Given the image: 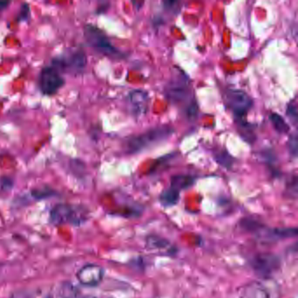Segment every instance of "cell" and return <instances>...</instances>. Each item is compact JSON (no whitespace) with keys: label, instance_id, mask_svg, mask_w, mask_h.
<instances>
[{"label":"cell","instance_id":"cell-1","mask_svg":"<svg viewBox=\"0 0 298 298\" xmlns=\"http://www.w3.org/2000/svg\"><path fill=\"white\" fill-rule=\"evenodd\" d=\"M164 95L172 104L183 106L187 117H195L198 113V106L193 97V91L188 77L181 70H177L167 82Z\"/></svg>","mask_w":298,"mask_h":298},{"label":"cell","instance_id":"cell-2","mask_svg":"<svg viewBox=\"0 0 298 298\" xmlns=\"http://www.w3.org/2000/svg\"><path fill=\"white\" fill-rule=\"evenodd\" d=\"M173 128L167 125L149 129L140 135L134 136L127 140L125 149L129 154H136L148 149L156 144L163 142L173 134Z\"/></svg>","mask_w":298,"mask_h":298},{"label":"cell","instance_id":"cell-3","mask_svg":"<svg viewBox=\"0 0 298 298\" xmlns=\"http://www.w3.org/2000/svg\"><path fill=\"white\" fill-rule=\"evenodd\" d=\"M239 298H281L280 285L274 278H263L244 284L238 290Z\"/></svg>","mask_w":298,"mask_h":298},{"label":"cell","instance_id":"cell-4","mask_svg":"<svg viewBox=\"0 0 298 298\" xmlns=\"http://www.w3.org/2000/svg\"><path fill=\"white\" fill-rule=\"evenodd\" d=\"M241 227L249 234L256 235L263 241H279L298 235L297 228H269L258 220L244 219L241 221Z\"/></svg>","mask_w":298,"mask_h":298},{"label":"cell","instance_id":"cell-5","mask_svg":"<svg viewBox=\"0 0 298 298\" xmlns=\"http://www.w3.org/2000/svg\"><path fill=\"white\" fill-rule=\"evenodd\" d=\"M87 65V56L81 48L68 49L63 55L56 57L52 61V66L57 71L74 74L82 73Z\"/></svg>","mask_w":298,"mask_h":298},{"label":"cell","instance_id":"cell-6","mask_svg":"<svg viewBox=\"0 0 298 298\" xmlns=\"http://www.w3.org/2000/svg\"><path fill=\"white\" fill-rule=\"evenodd\" d=\"M84 37L86 41L94 49L103 53V55L118 59L121 58V52L111 44L106 34L96 27V25H87L84 27Z\"/></svg>","mask_w":298,"mask_h":298},{"label":"cell","instance_id":"cell-7","mask_svg":"<svg viewBox=\"0 0 298 298\" xmlns=\"http://www.w3.org/2000/svg\"><path fill=\"white\" fill-rule=\"evenodd\" d=\"M225 102L233 112L236 121L246 120V117L252 109L253 100L248 93L239 89H228L225 93Z\"/></svg>","mask_w":298,"mask_h":298},{"label":"cell","instance_id":"cell-8","mask_svg":"<svg viewBox=\"0 0 298 298\" xmlns=\"http://www.w3.org/2000/svg\"><path fill=\"white\" fill-rule=\"evenodd\" d=\"M86 220V213L77 206L68 204H58L51 210L50 221L54 226L63 224H72L75 226L81 225Z\"/></svg>","mask_w":298,"mask_h":298},{"label":"cell","instance_id":"cell-9","mask_svg":"<svg viewBox=\"0 0 298 298\" xmlns=\"http://www.w3.org/2000/svg\"><path fill=\"white\" fill-rule=\"evenodd\" d=\"M280 260L275 255L263 253L256 255L251 260V267L256 275L261 278H273L272 276L280 268Z\"/></svg>","mask_w":298,"mask_h":298},{"label":"cell","instance_id":"cell-10","mask_svg":"<svg viewBox=\"0 0 298 298\" xmlns=\"http://www.w3.org/2000/svg\"><path fill=\"white\" fill-rule=\"evenodd\" d=\"M65 84L60 72L53 67L43 68L39 76V87L40 91L46 96H53Z\"/></svg>","mask_w":298,"mask_h":298},{"label":"cell","instance_id":"cell-11","mask_svg":"<svg viewBox=\"0 0 298 298\" xmlns=\"http://www.w3.org/2000/svg\"><path fill=\"white\" fill-rule=\"evenodd\" d=\"M76 277L82 285L87 287H96L103 282L104 269L97 264L89 263L79 270Z\"/></svg>","mask_w":298,"mask_h":298},{"label":"cell","instance_id":"cell-12","mask_svg":"<svg viewBox=\"0 0 298 298\" xmlns=\"http://www.w3.org/2000/svg\"><path fill=\"white\" fill-rule=\"evenodd\" d=\"M128 102L131 106V111L139 117L146 113L149 103V96L146 90L134 89L129 93Z\"/></svg>","mask_w":298,"mask_h":298},{"label":"cell","instance_id":"cell-13","mask_svg":"<svg viewBox=\"0 0 298 298\" xmlns=\"http://www.w3.org/2000/svg\"><path fill=\"white\" fill-rule=\"evenodd\" d=\"M146 249L163 256H173L177 251L176 247L168 240L154 234H150L146 238Z\"/></svg>","mask_w":298,"mask_h":298},{"label":"cell","instance_id":"cell-14","mask_svg":"<svg viewBox=\"0 0 298 298\" xmlns=\"http://www.w3.org/2000/svg\"><path fill=\"white\" fill-rule=\"evenodd\" d=\"M194 177L189 175H174L170 179V187L180 192L182 190L188 188L194 183Z\"/></svg>","mask_w":298,"mask_h":298},{"label":"cell","instance_id":"cell-15","mask_svg":"<svg viewBox=\"0 0 298 298\" xmlns=\"http://www.w3.org/2000/svg\"><path fill=\"white\" fill-rule=\"evenodd\" d=\"M180 192H177L171 187L164 190L161 195H160V202L164 206H174L177 204L178 199H179Z\"/></svg>","mask_w":298,"mask_h":298},{"label":"cell","instance_id":"cell-16","mask_svg":"<svg viewBox=\"0 0 298 298\" xmlns=\"http://www.w3.org/2000/svg\"><path fill=\"white\" fill-rule=\"evenodd\" d=\"M270 120L273 125L274 128L280 134H286L290 132V126L285 121L284 117L280 116L279 114L271 113L270 115Z\"/></svg>","mask_w":298,"mask_h":298},{"label":"cell","instance_id":"cell-17","mask_svg":"<svg viewBox=\"0 0 298 298\" xmlns=\"http://www.w3.org/2000/svg\"><path fill=\"white\" fill-rule=\"evenodd\" d=\"M237 124L243 139H245L246 141L252 144L256 138L255 132H254V127L251 126V125L246 120L237 121Z\"/></svg>","mask_w":298,"mask_h":298},{"label":"cell","instance_id":"cell-18","mask_svg":"<svg viewBox=\"0 0 298 298\" xmlns=\"http://www.w3.org/2000/svg\"><path fill=\"white\" fill-rule=\"evenodd\" d=\"M60 295L61 298H81L78 289L72 283H64L60 288Z\"/></svg>","mask_w":298,"mask_h":298},{"label":"cell","instance_id":"cell-19","mask_svg":"<svg viewBox=\"0 0 298 298\" xmlns=\"http://www.w3.org/2000/svg\"><path fill=\"white\" fill-rule=\"evenodd\" d=\"M214 158L216 160L217 163L221 166L229 169L234 164V160L233 156H231L229 153L226 150H220L214 155Z\"/></svg>","mask_w":298,"mask_h":298},{"label":"cell","instance_id":"cell-20","mask_svg":"<svg viewBox=\"0 0 298 298\" xmlns=\"http://www.w3.org/2000/svg\"><path fill=\"white\" fill-rule=\"evenodd\" d=\"M56 195V192L53 189L48 187H43L40 189H35L32 191V196L35 199H44Z\"/></svg>","mask_w":298,"mask_h":298},{"label":"cell","instance_id":"cell-21","mask_svg":"<svg viewBox=\"0 0 298 298\" xmlns=\"http://www.w3.org/2000/svg\"><path fill=\"white\" fill-rule=\"evenodd\" d=\"M288 149H289V151L291 153V156L297 157L298 149V139L297 133L291 135V138L289 139Z\"/></svg>","mask_w":298,"mask_h":298},{"label":"cell","instance_id":"cell-22","mask_svg":"<svg viewBox=\"0 0 298 298\" xmlns=\"http://www.w3.org/2000/svg\"><path fill=\"white\" fill-rule=\"evenodd\" d=\"M286 114H287L288 117L291 119V122L297 125L298 123V108L296 106V104L291 103L287 107L286 110Z\"/></svg>","mask_w":298,"mask_h":298},{"label":"cell","instance_id":"cell-23","mask_svg":"<svg viewBox=\"0 0 298 298\" xmlns=\"http://www.w3.org/2000/svg\"><path fill=\"white\" fill-rule=\"evenodd\" d=\"M30 16V5L28 4H23L20 8V11L18 12V21H25Z\"/></svg>","mask_w":298,"mask_h":298},{"label":"cell","instance_id":"cell-24","mask_svg":"<svg viewBox=\"0 0 298 298\" xmlns=\"http://www.w3.org/2000/svg\"><path fill=\"white\" fill-rule=\"evenodd\" d=\"M0 185H1L2 190H4V191L11 190L13 186V180L11 179V177H2L0 178Z\"/></svg>","mask_w":298,"mask_h":298},{"label":"cell","instance_id":"cell-25","mask_svg":"<svg viewBox=\"0 0 298 298\" xmlns=\"http://www.w3.org/2000/svg\"><path fill=\"white\" fill-rule=\"evenodd\" d=\"M292 188H294V190L298 191V178H297L296 176L291 179V181H290V183L287 185V192L290 194H291V197H292V194H294V197H296L297 196V192H295L292 190Z\"/></svg>","mask_w":298,"mask_h":298},{"label":"cell","instance_id":"cell-26","mask_svg":"<svg viewBox=\"0 0 298 298\" xmlns=\"http://www.w3.org/2000/svg\"><path fill=\"white\" fill-rule=\"evenodd\" d=\"M11 298H32L31 295L29 292L25 291H16L13 294L11 295Z\"/></svg>","mask_w":298,"mask_h":298},{"label":"cell","instance_id":"cell-27","mask_svg":"<svg viewBox=\"0 0 298 298\" xmlns=\"http://www.w3.org/2000/svg\"><path fill=\"white\" fill-rule=\"evenodd\" d=\"M10 4V2L7 1H0V11H3Z\"/></svg>","mask_w":298,"mask_h":298},{"label":"cell","instance_id":"cell-28","mask_svg":"<svg viewBox=\"0 0 298 298\" xmlns=\"http://www.w3.org/2000/svg\"><path fill=\"white\" fill-rule=\"evenodd\" d=\"M46 298H52V297H49V296H48V297H46Z\"/></svg>","mask_w":298,"mask_h":298}]
</instances>
